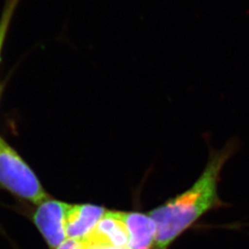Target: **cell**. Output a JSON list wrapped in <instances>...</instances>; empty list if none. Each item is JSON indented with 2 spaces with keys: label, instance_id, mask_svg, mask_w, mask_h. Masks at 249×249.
Instances as JSON below:
<instances>
[{
  "label": "cell",
  "instance_id": "4",
  "mask_svg": "<svg viewBox=\"0 0 249 249\" xmlns=\"http://www.w3.org/2000/svg\"><path fill=\"white\" fill-rule=\"evenodd\" d=\"M107 213L101 206L70 204L66 215V233L68 238L80 240L89 234Z\"/></svg>",
  "mask_w": 249,
  "mask_h": 249
},
{
  "label": "cell",
  "instance_id": "1",
  "mask_svg": "<svg viewBox=\"0 0 249 249\" xmlns=\"http://www.w3.org/2000/svg\"><path fill=\"white\" fill-rule=\"evenodd\" d=\"M233 149L226 147L211 155L202 175L184 193L148 214L156 226L152 249H167L178 236L210 210L221 206L217 193L220 173Z\"/></svg>",
  "mask_w": 249,
  "mask_h": 249
},
{
  "label": "cell",
  "instance_id": "9",
  "mask_svg": "<svg viewBox=\"0 0 249 249\" xmlns=\"http://www.w3.org/2000/svg\"><path fill=\"white\" fill-rule=\"evenodd\" d=\"M1 92H2V87L0 86V98H1Z\"/></svg>",
  "mask_w": 249,
  "mask_h": 249
},
{
  "label": "cell",
  "instance_id": "3",
  "mask_svg": "<svg viewBox=\"0 0 249 249\" xmlns=\"http://www.w3.org/2000/svg\"><path fill=\"white\" fill-rule=\"evenodd\" d=\"M70 204L50 196L37 204L32 220L50 249L66 240V215Z\"/></svg>",
  "mask_w": 249,
  "mask_h": 249
},
{
  "label": "cell",
  "instance_id": "5",
  "mask_svg": "<svg viewBox=\"0 0 249 249\" xmlns=\"http://www.w3.org/2000/svg\"><path fill=\"white\" fill-rule=\"evenodd\" d=\"M91 243L128 249V233L117 212L107 213L89 234L82 238Z\"/></svg>",
  "mask_w": 249,
  "mask_h": 249
},
{
  "label": "cell",
  "instance_id": "6",
  "mask_svg": "<svg viewBox=\"0 0 249 249\" xmlns=\"http://www.w3.org/2000/svg\"><path fill=\"white\" fill-rule=\"evenodd\" d=\"M128 233V249H152L156 226L151 217L140 213L117 212Z\"/></svg>",
  "mask_w": 249,
  "mask_h": 249
},
{
  "label": "cell",
  "instance_id": "8",
  "mask_svg": "<svg viewBox=\"0 0 249 249\" xmlns=\"http://www.w3.org/2000/svg\"><path fill=\"white\" fill-rule=\"evenodd\" d=\"M83 249H121V248H116L113 246H108V245H102V244H96V243H91L89 241L80 239Z\"/></svg>",
  "mask_w": 249,
  "mask_h": 249
},
{
  "label": "cell",
  "instance_id": "10",
  "mask_svg": "<svg viewBox=\"0 0 249 249\" xmlns=\"http://www.w3.org/2000/svg\"><path fill=\"white\" fill-rule=\"evenodd\" d=\"M82 249H83V246H82Z\"/></svg>",
  "mask_w": 249,
  "mask_h": 249
},
{
  "label": "cell",
  "instance_id": "2",
  "mask_svg": "<svg viewBox=\"0 0 249 249\" xmlns=\"http://www.w3.org/2000/svg\"><path fill=\"white\" fill-rule=\"evenodd\" d=\"M0 187L35 205L49 197L36 173L1 136Z\"/></svg>",
  "mask_w": 249,
  "mask_h": 249
},
{
  "label": "cell",
  "instance_id": "7",
  "mask_svg": "<svg viewBox=\"0 0 249 249\" xmlns=\"http://www.w3.org/2000/svg\"><path fill=\"white\" fill-rule=\"evenodd\" d=\"M20 0H5L4 7L0 15V63L2 57L3 47L5 45L6 38L8 36L9 27L12 18L15 14V11L18 8V3Z\"/></svg>",
  "mask_w": 249,
  "mask_h": 249
}]
</instances>
